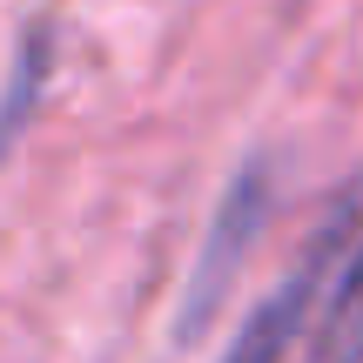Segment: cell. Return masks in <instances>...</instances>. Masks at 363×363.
<instances>
[{
    "label": "cell",
    "mask_w": 363,
    "mask_h": 363,
    "mask_svg": "<svg viewBox=\"0 0 363 363\" xmlns=\"http://www.w3.org/2000/svg\"><path fill=\"white\" fill-rule=\"evenodd\" d=\"M40 81H48V27H34V34L21 40V54H13L7 94H0V155H7L13 135L27 128V115H34V101H40Z\"/></svg>",
    "instance_id": "obj_4"
},
{
    "label": "cell",
    "mask_w": 363,
    "mask_h": 363,
    "mask_svg": "<svg viewBox=\"0 0 363 363\" xmlns=\"http://www.w3.org/2000/svg\"><path fill=\"white\" fill-rule=\"evenodd\" d=\"M269 216H276V162L269 155H249L242 169L229 175V189H222V202H216V216H208L202 242H195L189 283H182V310H175V337L182 343H195L222 316V303H229L235 276L249 269V256H256Z\"/></svg>",
    "instance_id": "obj_2"
},
{
    "label": "cell",
    "mask_w": 363,
    "mask_h": 363,
    "mask_svg": "<svg viewBox=\"0 0 363 363\" xmlns=\"http://www.w3.org/2000/svg\"><path fill=\"white\" fill-rule=\"evenodd\" d=\"M357 229H363V182H343V195L323 208V222H316V235L303 242V256L289 262V276L242 316V330L222 343L216 363H289L296 357L303 337H310L316 303H323L330 276H337V262H343V249L357 242Z\"/></svg>",
    "instance_id": "obj_1"
},
{
    "label": "cell",
    "mask_w": 363,
    "mask_h": 363,
    "mask_svg": "<svg viewBox=\"0 0 363 363\" xmlns=\"http://www.w3.org/2000/svg\"><path fill=\"white\" fill-rule=\"evenodd\" d=\"M296 363H363V229H357V242L343 249L337 276H330L323 303H316Z\"/></svg>",
    "instance_id": "obj_3"
}]
</instances>
